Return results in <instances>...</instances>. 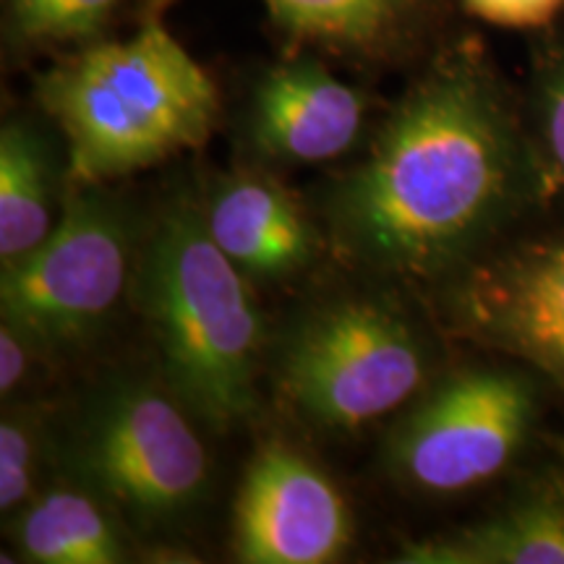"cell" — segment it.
<instances>
[{
  "instance_id": "cell-1",
  "label": "cell",
  "mask_w": 564,
  "mask_h": 564,
  "mask_svg": "<svg viewBox=\"0 0 564 564\" xmlns=\"http://www.w3.org/2000/svg\"><path fill=\"white\" fill-rule=\"evenodd\" d=\"M520 178L518 139L491 79L447 55L400 97L369 158L337 186L329 217L356 262L436 278L491 236Z\"/></svg>"
},
{
  "instance_id": "cell-2",
  "label": "cell",
  "mask_w": 564,
  "mask_h": 564,
  "mask_svg": "<svg viewBox=\"0 0 564 564\" xmlns=\"http://www.w3.org/2000/svg\"><path fill=\"white\" fill-rule=\"evenodd\" d=\"M37 100L66 137L82 186L196 150L220 112L215 82L158 17L141 19L129 40L91 42L45 70Z\"/></svg>"
},
{
  "instance_id": "cell-3",
  "label": "cell",
  "mask_w": 564,
  "mask_h": 564,
  "mask_svg": "<svg viewBox=\"0 0 564 564\" xmlns=\"http://www.w3.org/2000/svg\"><path fill=\"white\" fill-rule=\"evenodd\" d=\"M137 282L181 403L215 432L243 423L257 405L264 327L246 274L212 241L204 212L178 202L160 217Z\"/></svg>"
},
{
  "instance_id": "cell-4",
  "label": "cell",
  "mask_w": 564,
  "mask_h": 564,
  "mask_svg": "<svg viewBox=\"0 0 564 564\" xmlns=\"http://www.w3.org/2000/svg\"><path fill=\"white\" fill-rule=\"evenodd\" d=\"M295 411L329 429H358L421 390L426 358L413 327L377 301H340L301 324L282 358Z\"/></svg>"
},
{
  "instance_id": "cell-5",
  "label": "cell",
  "mask_w": 564,
  "mask_h": 564,
  "mask_svg": "<svg viewBox=\"0 0 564 564\" xmlns=\"http://www.w3.org/2000/svg\"><path fill=\"white\" fill-rule=\"evenodd\" d=\"M129 238L123 209L84 186L66 202L45 243L3 270V319L45 348L84 340L121 299Z\"/></svg>"
},
{
  "instance_id": "cell-6",
  "label": "cell",
  "mask_w": 564,
  "mask_h": 564,
  "mask_svg": "<svg viewBox=\"0 0 564 564\" xmlns=\"http://www.w3.org/2000/svg\"><path fill=\"white\" fill-rule=\"evenodd\" d=\"M76 460L91 489L144 523L188 510L207 486V455L183 408L144 384H116L84 421Z\"/></svg>"
},
{
  "instance_id": "cell-7",
  "label": "cell",
  "mask_w": 564,
  "mask_h": 564,
  "mask_svg": "<svg viewBox=\"0 0 564 564\" xmlns=\"http://www.w3.org/2000/svg\"><path fill=\"white\" fill-rule=\"evenodd\" d=\"M533 408L531 384L518 373H455L400 421L390 440V470L426 494L481 486L520 453Z\"/></svg>"
},
{
  "instance_id": "cell-8",
  "label": "cell",
  "mask_w": 564,
  "mask_h": 564,
  "mask_svg": "<svg viewBox=\"0 0 564 564\" xmlns=\"http://www.w3.org/2000/svg\"><path fill=\"white\" fill-rule=\"evenodd\" d=\"M350 544L337 486L288 444L251 457L232 510V549L246 564H324Z\"/></svg>"
},
{
  "instance_id": "cell-9",
  "label": "cell",
  "mask_w": 564,
  "mask_h": 564,
  "mask_svg": "<svg viewBox=\"0 0 564 564\" xmlns=\"http://www.w3.org/2000/svg\"><path fill=\"white\" fill-rule=\"evenodd\" d=\"M457 312L470 333L564 387V241L525 246L470 272Z\"/></svg>"
},
{
  "instance_id": "cell-10",
  "label": "cell",
  "mask_w": 564,
  "mask_h": 564,
  "mask_svg": "<svg viewBox=\"0 0 564 564\" xmlns=\"http://www.w3.org/2000/svg\"><path fill=\"white\" fill-rule=\"evenodd\" d=\"M361 91L314 58L274 63L251 97V139L285 162H327L356 144L364 126Z\"/></svg>"
},
{
  "instance_id": "cell-11",
  "label": "cell",
  "mask_w": 564,
  "mask_h": 564,
  "mask_svg": "<svg viewBox=\"0 0 564 564\" xmlns=\"http://www.w3.org/2000/svg\"><path fill=\"white\" fill-rule=\"evenodd\" d=\"M204 223L212 241L243 274L291 278L316 253V232L285 188L262 175H232L209 196Z\"/></svg>"
},
{
  "instance_id": "cell-12",
  "label": "cell",
  "mask_w": 564,
  "mask_h": 564,
  "mask_svg": "<svg viewBox=\"0 0 564 564\" xmlns=\"http://www.w3.org/2000/svg\"><path fill=\"white\" fill-rule=\"evenodd\" d=\"M408 564H564V499L539 497L460 533L415 541Z\"/></svg>"
},
{
  "instance_id": "cell-13",
  "label": "cell",
  "mask_w": 564,
  "mask_h": 564,
  "mask_svg": "<svg viewBox=\"0 0 564 564\" xmlns=\"http://www.w3.org/2000/svg\"><path fill=\"white\" fill-rule=\"evenodd\" d=\"M178 0H147L141 19H162ZM274 24L329 51L382 55L408 37L423 0H262Z\"/></svg>"
},
{
  "instance_id": "cell-14",
  "label": "cell",
  "mask_w": 564,
  "mask_h": 564,
  "mask_svg": "<svg viewBox=\"0 0 564 564\" xmlns=\"http://www.w3.org/2000/svg\"><path fill=\"white\" fill-rule=\"evenodd\" d=\"M17 544L37 564H116L123 541L95 499L82 491L53 489L19 512Z\"/></svg>"
},
{
  "instance_id": "cell-15",
  "label": "cell",
  "mask_w": 564,
  "mask_h": 564,
  "mask_svg": "<svg viewBox=\"0 0 564 564\" xmlns=\"http://www.w3.org/2000/svg\"><path fill=\"white\" fill-rule=\"evenodd\" d=\"M61 215H53L51 167L37 133L6 123L0 133V262L13 267L45 243Z\"/></svg>"
},
{
  "instance_id": "cell-16",
  "label": "cell",
  "mask_w": 564,
  "mask_h": 564,
  "mask_svg": "<svg viewBox=\"0 0 564 564\" xmlns=\"http://www.w3.org/2000/svg\"><path fill=\"white\" fill-rule=\"evenodd\" d=\"M123 0H6L11 37L21 45L91 42Z\"/></svg>"
},
{
  "instance_id": "cell-17",
  "label": "cell",
  "mask_w": 564,
  "mask_h": 564,
  "mask_svg": "<svg viewBox=\"0 0 564 564\" xmlns=\"http://www.w3.org/2000/svg\"><path fill=\"white\" fill-rule=\"evenodd\" d=\"M40 457V429L32 415H6L0 423V510L6 514L30 505Z\"/></svg>"
},
{
  "instance_id": "cell-18",
  "label": "cell",
  "mask_w": 564,
  "mask_h": 564,
  "mask_svg": "<svg viewBox=\"0 0 564 564\" xmlns=\"http://www.w3.org/2000/svg\"><path fill=\"white\" fill-rule=\"evenodd\" d=\"M465 9L507 30H535L552 21L564 0H463Z\"/></svg>"
},
{
  "instance_id": "cell-19",
  "label": "cell",
  "mask_w": 564,
  "mask_h": 564,
  "mask_svg": "<svg viewBox=\"0 0 564 564\" xmlns=\"http://www.w3.org/2000/svg\"><path fill=\"white\" fill-rule=\"evenodd\" d=\"M541 121L549 160L564 183V58L549 70L544 91H541Z\"/></svg>"
},
{
  "instance_id": "cell-20",
  "label": "cell",
  "mask_w": 564,
  "mask_h": 564,
  "mask_svg": "<svg viewBox=\"0 0 564 564\" xmlns=\"http://www.w3.org/2000/svg\"><path fill=\"white\" fill-rule=\"evenodd\" d=\"M30 345H34L30 337L3 319L0 327V392L3 394L17 390L30 369Z\"/></svg>"
}]
</instances>
